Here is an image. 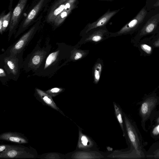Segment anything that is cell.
<instances>
[{
    "mask_svg": "<svg viewBox=\"0 0 159 159\" xmlns=\"http://www.w3.org/2000/svg\"><path fill=\"white\" fill-rule=\"evenodd\" d=\"M57 48L50 52L43 62L32 75L51 78L63 66L66 58V46L63 43H57Z\"/></svg>",
    "mask_w": 159,
    "mask_h": 159,
    "instance_id": "1",
    "label": "cell"
},
{
    "mask_svg": "<svg viewBox=\"0 0 159 159\" xmlns=\"http://www.w3.org/2000/svg\"><path fill=\"white\" fill-rule=\"evenodd\" d=\"M40 40L32 52L28 54L24 60L23 68L26 72L32 71L35 72L51 52L52 48L49 42L41 47Z\"/></svg>",
    "mask_w": 159,
    "mask_h": 159,
    "instance_id": "2",
    "label": "cell"
},
{
    "mask_svg": "<svg viewBox=\"0 0 159 159\" xmlns=\"http://www.w3.org/2000/svg\"><path fill=\"white\" fill-rule=\"evenodd\" d=\"M24 51L14 55H9L5 52L0 55V66L5 70L10 80L17 81L23 68Z\"/></svg>",
    "mask_w": 159,
    "mask_h": 159,
    "instance_id": "3",
    "label": "cell"
},
{
    "mask_svg": "<svg viewBox=\"0 0 159 159\" xmlns=\"http://www.w3.org/2000/svg\"><path fill=\"white\" fill-rule=\"evenodd\" d=\"M36 151L33 148L22 145H8L7 150L0 153V158L26 159L37 157Z\"/></svg>",
    "mask_w": 159,
    "mask_h": 159,
    "instance_id": "4",
    "label": "cell"
},
{
    "mask_svg": "<svg viewBox=\"0 0 159 159\" xmlns=\"http://www.w3.org/2000/svg\"><path fill=\"white\" fill-rule=\"evenodd\" d=\"M40 20L37 21L17 41L10 46L5 52L9 55H14L24 51L38 30Z\"/></svg>",
    "mask_w": 159,
    "mask_h": 159,
    "instance_id": "5",
    "label": "cell"
},
{
    "mask_svg": "<svg viewBox=\"0 0 159 159\" xmlns=\"http://www.w3.org/2000/svg\"><path fill=\"white\" fill-rule=\"evenodd\" d=\"M77 0H58L52 7L47 17L48 22L53 23L61 12L65 10L76 8Z\"/></svg>",
    "mask_w": 159,
    "mask_h": 159,
    "instance_id": "6",
    "label": "cell"
},
{
    "mask_svg": "<svg viewBox=\"0 0 159 159\" xmlns=\"http://www.w3.org/2000/svg\"><path fill=\"white\" fill-rule=\"evenodd\" d=\"M28 0H19L13 12L11 18L8 34V41H9L14 33L17 26L18 21L24 8Z\"/></svg>",
    "mask_w": 159,
    "mask_h": 159,
    "instance_id": "7",
    "label": "cell"
},
{
    "mask_svg": "<svg viewBox=\"0 0 159 159\" xmlns=\"http://www.w3.org/2000/svg\"><path fill=\"white\" fill-rule=\"evenodd\" d=\"M125 121L129 138L136 151V154L141 157L142 151L139 139L136 130L129 120L125 116Z\"/></svg>",
    "mask_w": 159,
    "mask_h": 159,
    "instance_id": "8",
    "label": "cell"
},
{
    "mask_svg": "<svg viewBox=\"0 0 159 159\" xmlns=\"http://www.w3.org/2000/svg\"><path fill=\"white\" fill-rule=\"evenodd\" d=\"M120 9L111 10L109 9L107 11L96 20L88 23L85 28V32L88 33L91 30L99 27L105 26L111 19L120 11Z\"/></svg>",
    "mask_w": 159,
    "mask_h": 159,
    "instance_id": "9",
    "label": "cell"
},
{
    "mask_svg": "<svg viewBox=\"0 0 159 159\" xmlns=\"http://www.w3.org/2000/svg\"><path fill=\"white\" fill-rule=\"evenodd\" d=\"M45 0H40L28 14L27 17L20 26L14 38H16L30 26L32 21L37 15L42 7Z\"/></svg>",
    "mask_w": 159,
    "mask_h": 159,
    "instance_id": "10",
    "label": "cell"
},
{
    "mask_svg": "<svg viewBox=\"0 0 159 159\" xmlns=\"http://www.w3.org/2000/svg\"><path fill=\"white\" fill-rule=\"evenodd\" d=\"M146 13L144 9H142L134 19L124 26L119 31L116 32V34L120 35L126 34L134 30L143 21Z\"/></svg>",
    "mask_w": 159,
    "mask_h": 159,
    "instance_id": "11",
    "label": "cell"
},
{
    "mask_svg": "<svg viewBox=\"0 0 159 159\" xmlns=\"http://www.w3.org/2000/svg\"><path fill=\"white\" fill-rule=\"evenodd\" d=\"M157 102V99L154 97H150L146 99L142 103L140 108V114L143 121H145L149 117Z\"/></svg>",
    "mask_w": 159,
    "mask_h": 159,
    "instance_id": "12",
    "label": "cell"
},
{
    "mask_svg": "<svg viewBox=\"0 0 159 159\" xmlns=\"http://www.w3.org/2000/svg\"><path fill=\"white\" fill-rule=\"evenodd\" d=\"M1 140L18 144H25L28 143L27 138L22 134L16 132H6L0 135Z\"/></svg>",
    "mask_w": 159,
    "mask_h": 159,
    "instance_id": "13",
    "label": "cell"
},
{
    "mask_svg": "<svg viewBox=\"0 0 159 159\" xmlns=\"http://www.w3.org/2000/svg\"><path fill=\"white\" fill-rule=\"evenodd\" d=\"M35 94L38 98H39L45 104L51 107L53 109L60 112L64 115L62 111L56 105L53 100L52 97L46 92L38 88L35 89Z\"/></svg>",
    "mask_w": 159,
    "mask_h": 159,
    "instance_id": "14",
    "label": "cell"
},
{
    "mask_svg": "<svg viewBox=\"0 0 159 159\" xmlns=\"http://www.w3.org/2000/svg\"><path fill=\"white\" fill-rule=\"evenodd\" d=\"M74 9V8H70L65 10L61 12L54 20L53 22L54 25L58 26L61 25Z\"/></svg>",
    "mask_w": 159,
    "mask_h": 159,
    "instance_id": "15",
    "label": "cell"
},
{
    "mask_svg": "<svg viewBox=\"0 0 159 159\" xmlns=\"http://www.w3.org/2000/svg\"><path fill=\"white\" fill-rule=\"evenodd\" d=\"M92 144L89 138L80 132L78 147L80 148H87L90 147Z\"/></svg>",
    "mask_w": 159,
    "mask_h": 159,
    "instance_id": "16",
    "label": "cell"
},
{
    "mask_svg": "<svg viewBox=\"0 0 159 159\" xmlns=\"http://www.w3.org/2000/svg\"><path fill=\"white\" fill-rule=\"evenodd\" d=\"M96 157L92 153L82 151L75 152L72 156L74 159H92L96 158Z\"/></svg>",
    "mask_w": 159,
    "mask_h": 159,
    "instance_id": "17",
    "label": "cell"
},
{
    "mask_svg": "<svg viewBox=\"0 0 159 159\" xmlns=\"http://www.w3.org/2000/svg\"><path fill=\"white\" fill-rule=\"evenodd\" d=\"M62 154L57 152H49L43 154L38 156L37 158L40 159H60L62 158Z\"/></svg>",
    "mask_w": 159,
    "mask_h": 159,
    "instance_id": "18",
    "label": "cell"
},
{
    "mask_svg": "<svg viewBox=\"0 0 159 159\" xmlns=\"http://www.w3.org/2000/svg\"><path fill=\"white\" fill-rule=\"evenodd\" d=\"M155 27V25L152 23H151L146 26L142 30L138 39H140L143 36L148 34H150L154 30Z\"/></svg>",
    "mask_w": 159,
    "mask_h": 159,
    "instance_id": "19",
    "label": "cell"
},
{
    "mask_svg": "<svg viewBox=\"0 0 159 159\" xmlns=\"http://www.w3.org/2000/svg\"><path fill=\"white\" fill-rule=\"evenodd\" d=\"M114 110L116 115L118 121L120 125L123 132V136H125V134L123 125V121L122 118V113L119 108L116 106V104H114Z\"/></svg>",
    "mask_w": 159,
    "mask_h": 159,
    "instance_id": "20",
    "label": "cell"
},
{
    "mask_svg": "<svg viewBox=\"0 0 159 159\" xmlns=\"http://www.w3.org/2000/svg\"><path fill=\"white\" fill-rule=\"evenodd\" d=\"M64 90L62 88L55 87L50 89L45 92L52 97H54L62 92Z\"/></svg>",
    "mask_w": 159,
    "mask_h": 159,
    "instance_id": "21",
    "label": "cell"
},
{
    "mask_svg": "<svg viewBox=\"0 0 159 159\" xmlns=\"http://www.w3.org/2000/svg\"><path fill=\"white\" fill-rule=\"evenodd\" d=\"M11 16V12L10 11L7 14L5 15L4 16L2 25L3 32L6 31L9 23H10Z\"/></svg>",
    "mask_w": 159,
    "mask_h": 159,
    "instance_id": "22",
    "label": "cell"
},
{
    "mask_svg": "<svg viewBox=\"0 0 159 159\" xmlns=\"http://www.w3.org/2000/svg\"><path fill=\"white\" fill-rule=\"evenodd\" d=\"M10 80L4 69L0 66V80L3 85H6Z\"/></svg>",
    "mask_w": 159,
    "mask_h": 159,
    "instance_id": "23",
    "label": "cell"
},
{
    "mask_svg": "<svg viewBox=\"0 0 159 159\" xmlns=\"http://www.w3.org/2000/svg\"><path fill=\"white\" fill-rule=\"evenodd\" d=\"M102 70V66L100 64H97L95 66L94 71L95 81L97 83L98 82L100 77Z\"/></svg>",
    "mask_w": 159,
    "mask_h": 159,
    "instance_id": "24",
    "label": "cell"
},
{
    "mask_svg": "<svg viewBox=\"0 0 159 159\" xmlns=\"http://www.w3.org/2000/svg\"><path fill=\"white\" fill-rule=\"evenodd\" d=\"M140 48L145 53L150 54L152 53V47L146 43L141 44L140 45Z\"/></svg>",
    "mask_w": 159,
    "mask_h": 159,
    "instance_id": "25",
    "label": "cell"
},
{
    "mask_svg": "<svg viewBox=\"0 0 159 159\" xmlns=\"http://www.w3.org/2000/svg\"><path fill=\"white\" fill-rule=\"evenodd\" d=\"M4 12H2L0 16V33L1 34H2L3 32L2 30V25L3 20V18L4 15Z\"/></svg>",
    "mask_w": 159,
    "mask_h": 159,
    "instance_id": "26",
    "label": "cell"
},
{
    "mask_svg": "<svg viewBox=\"0 0 159 159\" xmlns=\"http://www.w3.org/2000/svg\"><path fill=\"white\" fill-rule=\"evenodd\" d=\"M9 144H1L0 145V153L5 152L8 149Z\"/></svg>",
    "mask_w": 159,
    "mask_h": 159,
    "instance_id": "27",
    "label": "cell"
},
{
    "mask_svg": "<svg viewBox=\"0 0 159 159\" xmlns=\"http://www.w3.org/2000/svg\"><path fill=\"white\" fill-rule=\"evenodd\" d=\"M152 133L154 135H157L159 134V124L153 129Z\"/></svg>",
    "mask_w": 159,
    "mask_h": 159,
    "instance_id": "28",
    "label": "cell"
},
{
    "mask_svg": "<svg viewBox=\"0 0 159 159\" xmlns=\"http://www.w3.org/2000/svg\"><path fill=\"white\" fill-rule=\"evenodd\" d=\"M82 57V54L80 52H76L75 54L73 59L77 60L81 58Z\"/></svg>",
    "mask_w": 159,
    "mask_h": 159,
    "instance_id": "29",
    "label": "cell"
},
{
    "mask_svg": "<svg viewBox=\"0 0 159 159\" xmlns=\"http://www.w3.org/2000/svg\"><path fill=\"white\" fill-rule=\"evenodd\" d=\"M153 44L155 47H159V38L154 42Z\"/></svg>",
    "mask_w": 159,
    "mask_h": 159,
    "instance_id": "30",
    "label": "cell"
},
{
    "mask_svg": "<svg viewBox=\"0 0 159 159\" xmlns=\"http://www.w3.org/2000/svg\"><path fill=\"white\" fill-rule=\"evenodd\" d=\"M154 157L155 158H159V150L155 153Z\"/></svg>",
    "mask_w": 159,
    "mask_h": 159,
    "instance_id": "31",
    "label": "cell"
},
{
    "mask_svg": "<svg viewBox=\"0 0 159 159\" xmlns=\"http://www.w3.org/2000/svg\"><path fill=\"white\" fill-rule=\"evenodd\" d=\"M98 1H111L115 0H96Z\"/></svg>",
    "mask_w": 159,
    "mask_h": 159,
    "instance_id": "32",
    "label": "cell"
},
{
    "mask_svg": "<svg viewBox=\"0 0 159 159\" xmlns=\"http://www.w3.org/2000/svg\"><path fill=\"white\" fill-rule=\"evenodd\" d=\"M157 123L159 124V117L157 118Z\"/></svg>",
    "mask_w": 159,
    "mask_h": 159,
    "instance_id": "33",
    "label": "cell"
},
{
    "mask_svg": "<svg viewBox=\"0 0 159 159\" xmlns=\"http://www.w3.org/2000/svg\"><path fill=\"white\" fill-rule=\"evenodd\" d=\"M157 6H159V1L157 2Z\"/></svg>",
    "mask_w": 159,
    "mask_h": 159,
    "instance_id": "34",
    "label": "cell"
},
{
    "mask_svg": "<svg viewBox=\"0 0 159 159\" xmlns=\"http://www.w3.org/2000/svg\"><path fill=\"white\" fill-rule=\"evenodd\" d=\"M158 88H159V86H158Z\"/></svg>",
    "mask_w": 159,
    "mask_h": 159,
    "instance_id": "35",
    "label": "cell"
}]
</instances>
